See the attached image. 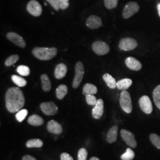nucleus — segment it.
<instances>
[{"label":"nucleus","instance_id":"obj_27","mask_svg":"<svg viewBox=\"0 0 160 160\" xmlns=\"http://www.w3.org/2000/svg\"><path fill=\"white\" fill-rule=\"evenodd\" d=\"M152 97L156 106L160 110V85L155 88L152 93Z\"/></svg>","mask_w":160,"mask_h":160},{"label":"nucleus","instance_id":"obj_18","mask_svg":"<svg viewBox=\"0 0 160 160\" xmlns=\"http://www.w3.org/2000/svg\"><path fill=\"white\" fill-rule=\"evenodd\" d=\"M67 73V67L64 63L58 64L55 69L54 76L58 80L62 79Z\"/></svg>","mask_w":160,"mask_h":160},{"label":"nucleus","instance_id":"obj_33","mask_svg":"<svg viewBox=\"0 0 160 160\" xmlns=\"http://www.w3.org/2000/svg\"><path fill=\"white\" fill-rule=\"evenodd\" d=\"M19 59V56L18 55H12L8 58L5 61V65L7 67H10L13 64L16 63Z\"/></svg>","mask_w":160,"mask_h":160},{"label":"nucleus","instance_id":"obj_16","mask_svg":"<svg viewBox=\"0 0 160 160\" xmlns=\"http://www.w3.org/2000/svg\"><path fill=\"white\" fill-rule=\"evenodd\" d=\"M125 64L128 68L135 71L141 70L142 67V63L136 58L131 57L126 58L125 59Z\"/></svg>","mask_w":160,"mask_h":160},{"label":"nucleus","instance_id":"obj_25","mask_svg":"<svg viewBox=\"0 0 160 160\" xmlns=\"http://www.w3.org/2000/svg\"><path fill=\"white\" fill-rule=\"evenodd\" d=\"M82 92L84 94H96L97 92V88L93 84L87 83L83 87Z\"/></svg>","mask_w":160,"mask_h":160},{"label":"nucleus","instance_id":"obj_12","mask_svg":"<svg viewBox=\"0 0 160 160\" xmlns=\"http://www.w3.org/2000/svg\"><path fill=\"white\" fill-rule=\"evenodd\" d=\"M7 38L14 44H15L16 45H17L20 48H24L26 47V44L25 41L23 39V38L16 33L9 32L7 34Z\"/></svg>","mask_w":160,"mask_h":160},{"label":"nucleus","instance_id":"obj_20","mask_svg":"<svg viewBox=\"0 0 160 160\" xmlns=\"http://www.w3.org/2000/svg\"><path fill=\"white\" fill-rule=\"evenodd\" d=\"M132 84V81L129 78H124L122 80H119L117 82L116 87L118 89L124 91L128 89Z\"/></svg>","mask_w":160,"mask_h":160},{"label":"nucleus","instance_id":"obj_1","mask_svg":"<svg viewBox=\"0 0 160 160\" xmlns=\"http://www.w3.org/2000/svg\"><path fill=\"white\" fill-rule=\"evenodd\" d=\"M25 103L22 91L17 87H12L6 94V108L10 113H16L23 108Z\"/></svg>","mask_w":160,"mask_h":160},{"label":"nucleus","instance_id":"obj_13","mask_svg":"<svg viewBox=\"0 0 160 160\" xmlns=\"http://www.w3.org/2000/svg\"><path fill=\"white\" fill-rule=\"evenodd\" d=\"M104 112V103L102 99L97 100V103L92 110V115L95 119H99L103 116Z\"/></svg>","mask_w":160,"mask_h":160},{"label":"nucleus","instance_id":"obj_17","mask_svg":"<svg viewBox=\"0 0 160 160\" xmlns=\"http://www.w3.org/2000/svg\"><path fill=\"white\" fill-rule=\"evenodd\" d=\"M47 129L48 131L52 133L58 135L62 132V126L54 120H50L47 125Z\"/></svg>","mask_w":160,"mask_h":160},{"label":"nucleus","instance_id":"obj_9","mask_svg":"<svg viewBox=\"0 0 160 160\" xmlns=\"http://www.w3.org/2000/svg\"><path fill=\"white\" fill-rule=\"evenodd\" d=\"M92 51L98 55H104L109 53V45L103 41H96L92 45Z\"/></svg>","mask_w":160,"mask_h":160},{"label":"nucleus","instance_id":"obj_40","mask_svg":"<svg viewBox=\"0 0 160 160\" xmlns=\"http://www.w3.org/2000/svg\"><path fill=\"white\" fill-rule=\"evenodd\" d=\"M90 160H100L98 158H97V157H92L91 158Z\"/></svg>","mask_w":160,"mask_h":160},{"label":"nucleus","instance_id":"obj_34","mask_svg":"<svg viewBox=\"0 0 160 160\" xmlns=\"http://www.w3.org/2000/svg\"><path fill=\"white\" fill-rule=\"evenodd\" d=\"M118 3V0H104V6L109 10H112L116 7Z\"/></svg>","mask_w":160,"mask_h":160},{"label":"nucleus","instance_id":"obj_32","mask_svg":"<svg viewBox=\"0 0 160 160\" xmlns=\"http://www.w3.org/2000/svg\"><path fill=\"white\" fill-rule=\"evenodd\" d=\"M28 114V111L26 109H21L20 110H19L17 113L16 114V118L17 121H18L19 122H22L23 120H24V119L26 118V117L27 116V115Z\"/></svg>","mask_w":160,"mask_h":160},{"label":"nucleus","instance_id":"obj_15","mask_svg":"<svg viewBox=\"0 0 160 160\" xmlns=\"http://www.w3.org/2000/svg\"><path fill=\"white\" fill-rule=\"evenodd\" d=\"M48 2L52 7L56 10L58 11L59 10H65L69 6V0H46Z\"/></svg>","mask_w":160,"mask_h":160},{"label":"nucleus","instance_id":"obj_14","mask_svg":"<svg viewBox=\"0 0 160 160\" xmlns=\"http://www.w3.org/2000/svg\"><path fill=\"white\" fill-rule=\"evenodd\" d=\"M102 25L101 18L97 16L92 15L86 20V26L92 29H96L100 28Z\"/></svg>","mask_w":160,"mask_h":160},{"label":"nucleus","instance_id":"obj_26","mask_svg":"<svg viewBox=\"0 0 160 160\" xmlns=\"http://www.w3.org/2000/svg\"><path fill=\"white\" fill-rule=\"evenodd\" d=\"M43 145V141L39 139H32L27 142L26 147L28 148H41Z\"/></svg>","mask_w":160,"mask_h":160},{"label":"nucleus","instance_id":"obj_38","mask_svg":"<svg viewBox=\"0 0 160 160\" xmlns=\"http://www.w3.org/2000/svg\"><path fill=\"white\" fill-rule=\"evenodd\" d=\"M22 160H37L33 157L30 155H24L22 158Z\"/></svg>","mask_w":160,"mask_h":160},{"label":"nucleus","instance_id":"obj_8","mask_svg":"<svg viewBox=\"0 0 160 160\" xmlns=\"http://www.w3.org/2000/svg\"><path fill=\"white\" fill-rule=\"evenodd\" d=\"M27 11L29 14L34 17H39L42 14V8L39 2L35 0L29 1L26 7Z\"/></svg>","mask_w":160,"mask_h":160},{"label":"nucleus","instance_id":"obj_41","mask_svg":"<svg viewBox=\"0 0 160 160\" xmlns=\"http://www.w3.org/2000/svg\"><path fill=\"white\" fill-rule=\"evenodd\" d=\"M44 4H45V6H47V4H46V3H45Z\"/></svg>","mask_w":160,"mask_h":160},{"label":"nucleus","instance_id":"obj_3","mask_svg":"<svg viewBox=\"0 0 160 160\" xmlns=\"http://www.w3.org/2000/svg\"><path fill=\"white\" fill-rule=\"evenodd\" d=\"M119 103L122 109L126 113H131L132 111L131 97L126 90L121 92Z\"/></svg>","mask_w":160,"mask_h":160},{"label":"nucleus","instance_id":"obj_5","mask_svg":"<svg viewBox=\"0 0 160 160\" xmlns=\"http://www.w3.org/2000/svg\"><path fill=\"white\" fill-rule=\"evenodd\" d=\"M139 6L136 2H129L126 4L125 6L123 12H122V16L125 18L128 19L135 14L139 12Z\"/></svg>","mask_w":160,"mask_h":160},{"label":"nucleus","instance_id":"obj_6","mask_svg":"<svg viewBox=\"0 0 160 160\" xmlns=\"http://www.w3.org/2000/svg\"><path fill=\"white\" fill-rule=\"evenodd\" d=\"M138 46L137 40L131 38H126L120 40L119 47L120 50L129 51L135 49Z\"/></svg>","mask_w":160,"mask_h":160},{"label":"nucleus","instance_id":"obj_29","mask_svg":"<svg viewBox=\"0 0 160 160\" xmlns=\"http://www.w3.org/2000/svg\"><path fill=\"white\" fill-rule=\"evenodd\" d=\"M135 152L130 148L126 149V152L121 155L120 158L122 160H132L135 158Z\"/></svg>","mask_w":160,"mask_h":160},{"label":"nucleus","instance_id":"obj_4","mask_svg":"<svg viewBox=\"0 0 160 160\" xmlns=\"http://www.w3.org/2000/svg\"><path fill=\"white\" fill-rule=\"evenodd\" d=\"M75 73L74 78L72 82V87L74 88H77L80 86L84 74V65L81 62L78 61L76 63L75 67Z\"/></svg>","mask_w":160,"mask_h":160},{"label":"nucleus","instance_id":"obj_30","mask_svg":"<svg viewBox=\"0 0 160 160\" xmlns=\"http://www.w3.org/2000/svg\"><path fill=\"white\" fill-rule=\"evenodd\" d=\"M149 139L152 145L157 148L160 149V137L156 133H151L149 135Z\"/></svg>","mask_w":160,"mask_h":160},{"label":"nucleus","instance_id":"obj_10","mask_svg":"<svg viewBox=\"0 0 160 160\" xmlns=\"http://www.w3.org/2000/svg\"><path fill=\"white\" fill-rule=\"evenodd\" d=\"M139 105L141 109L145 114H151L152 112L153 108L149 97L143 96L139 100Z\"/></svg>","mask_w":160,"mask_h":160},{"label":"nucleus","instance_id":"obj_23","mask_svg":"<svg viewBox=\"0 0 160 160\" xmlns=\"http://www.w3.org/2000/svg\"><path fill=\"white\" fill-rule=\"evenodd\" d=\"M103 78L104 81H105L107 86L109 87L111 89H114L116 87L117 82L114 78L109 74H104L103 75Z\"/></svg>","mask_w":160,"mask_h":160},{"label":"nucleus","instance_id":"obj_35","mask_svg":"<svg viewBox=\"0 0 160 160\" xmlns=\"http://www.w3.org/2000/svg\"><path fill=\"white\" fill-rule=\"evenodd\" d=\"M86 102L90 106H95L97 103V100L96 97L92 94H86Z\"/></svg>","mask_w":160,"mask_h":160},{"label":"nucleus","instance_id":"obj_31","mask_svg":"<svg viewBox=\"0 0 160 160\" xmlns=\"http://www.w3.org/2000/svg\"><path fill=\"white\" fill-rule=\"evenodd\" d=\"M17 72L22 76H28L30 74V71L28 66L20 65L17 68Z\"/></svg>","mask_w":160,"mask_h":160},{"label":"nucleus","instance_id":"obj_19","mask_svg":"<svg viewBox=\"0 0 160 160\" xmlns=\"http://www.w3.org/2000/svg\"><path fill=\"white\" fill-rule=\"evenodd\" d=\"M118 127L117 126H112L107 133L106 140L109 143H112L114 142L118 137Z\"/></svg>","mask_w":160,"mask_h":160},{"label":"nucleus","instance_id":"obj_39","mask_svg":"<svg viewBox=\"0 0 160 160\" xmlns=\"http://www.w3.org/2000/svg\"><path fill=\"white\" fill-rule=\"evenodd\" d=\"M157 10H158V15L160 17V2L157 5Z\"/></svg>","mask_w":160,"mask_h":160},{"label":"nucleus","instance_id":"obj_11","mask_svg":"<svg viewBox=\"0 0 160 160\" xmlns=\"http://www.w3.org/2000/svg\"><path fill=\"white\" fill-rule=\"evenodd\" d=\"M40 108L42 112L47 116L55 115L57 113L58 111L57 106L52 102L41 103Z\"/></svg>","mask_w":160,"mask_h":160},{"label":"nucleus","instance_id":"obj_7","mask_svg":"<svg viewBox=\"0 0 160 160\" xmlns=\"http://www.w3.org/2000/svg\"><path fill=\"white\" fill-rule=\"evenodd\" d=\"M120 135L123 140L126 144L133 148L137 147V142L133 133L126 129H122L120 131Z\"/></svg>","mask_w":160,"mask_h":160},{"label":"nucleus","instance_id":"obj_22","mask_svg":"<svg viewBox=\"0 0 160 160\" xmlns=\"http://www.w3.org/2000/svg\"><path fill=\"white\" fill-rule=\"evenodd\" d=\"M28 121L29 124L32 126H41L44 123V120L42 119V118L37 114H33L30 116Z\"/></svg>","mask_w":160,"mask_h":160},{"label":"nucleus","instance_id":"obj_28","mask_svg":"<svg viewBox=\"0 0 160 160\" xmlns=\"http://www.w3.org/2000/svg\"><path fill=\"white\" fill-rule=\"evenodd\" d=\"M12 80L15 84H16L19 87H23L26 86L27 81L22 77L17 76L16 75H12Z\"/></svg>","mask_w":160,"mask_h":160},{"label":"nucleus","instance_id":"obj_37","mask_svg":"<svg viewBox=\"0 0 160 160\" xmlns=\"http://www.w3.org/2000/svg\"><path fill=\"white\" fill-rule=\"evenodd\" d=\"M61 160H74V159L68 153L63 152L61 155Z\"/></svg>","mask_w":160,"mask_h":160},{"label":"nucleus","instance_id":"obj_2","mask_svg":"<svg viewBox=\"0 0 160 160\" xmlns=\"http://www.w3.org/2000/svg\"><path fill=\"white\" fill-rule=\"evenodd\" d=\"M58 50L56 48H34L32 53L34 57L41 61H48L55 57L57 54Z\"/></svg>","mask_w":160,"mask_h":160},{"label":"nucleus","instance_id":"obj_21","mask_svg":"<svg viewBox=\"0 0 160 160\" xmlns=\"http://www.w3.org/2000/svg\"><path fill=\"white\" fill-rule=\"evenodd\" d=\"M42 89L44 92H49L51 89V82L48 75L42 74L40 77Z\"/></svg>","mask_w":160,"mask_h":160},{"label":"nucleus","instance_id":"obj_36","mask_svg":"<svg viewBox=\"0 0 160 160\" xmlns=\"http://www.w3.org/2000/svg\"><path fill=\"white\" fill-rule=\"evenodd\" d=\"M88 152L85 148H81L78 152V160H87Z\"/></svg>","mask_w":160,"mask_h":160},{"label":"nucleus","instance_id":"obj_24","mask_svg":"<svg viewBox=\"0 0 160 160\" xmlns=\"http://www.w3.org/2000/svg\"><path fill=\"white\" fill-rule=\"evenodd\" d=\"M68 92V87L64 84H61L58 87L56 90V96L58 99L62 100Z\"/></svg>","mask_w":160,"mask_h":160}]
</instances>
